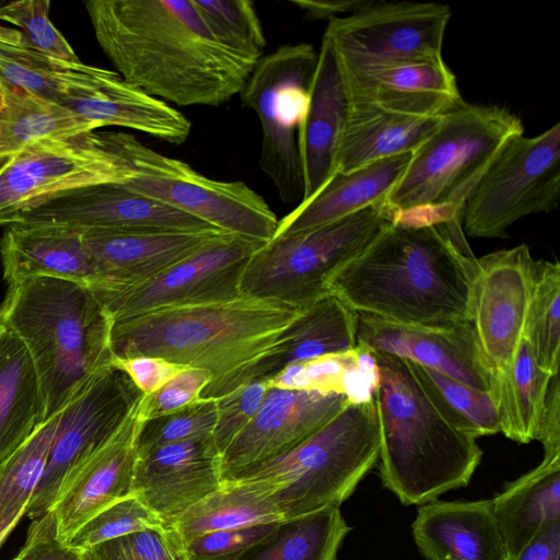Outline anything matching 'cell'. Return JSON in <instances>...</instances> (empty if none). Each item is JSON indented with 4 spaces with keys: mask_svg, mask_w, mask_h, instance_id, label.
Segmentation results:
<instances>
[{
    "mask_svg": "<svg viewBox=\"0 0 560 560\" xmlns=\"http://www.w3.org/2000/svg\"><path fill=\"white\" fill-rule=\"evenodd\" d=\"M98 46L128 83L167 104L220 106L257 61L223 45L195 0H89Z\"/></svg>",
    "mask_w": 560,
    "mask_h": 560,
    "instance_id": "cell-1",
    "label": "cell"
},
{
    "mask_svg": "<svg viewBox=\"0 0 560 560\" xmlns=\"http://www.w3.org/2000/svg\"><path fill=\"white\" fill-rule=\"evenodd\" d=\"M477 258L462 223L392 222L331 280L357 313L422 326L471 320Z\"/></svg>",
    "mask_w": 560,
    "mask_h": 560,
    "instance_id": "cell-2",
    "label": "cell"
},
{
    "mask_svg": "<svg viewBox=\"0 0 560 560\" xmlns=\"http://www.w3.org/2000/svg\"><path fill=\"white\" fill-rule=\"evenodd\" d=\"M371 353L383 487L405 505H422L467 486L482 457L476 439L445 419L408 360Z\"/></svg>",
    "mask_w": 560,
    "mask_h": 560,
    "instance_id": "cell-3",
    "label": "cell"
},
{
    "mask_svg": "<svg viewBox=\"0 0 560 560\" xmlns=\"http://www.w3.org/2000/svg\"><path fill=\"white\" fill-rule=\"evenodd\" d=\"M301 308L241 295L170 306L114 322L113 358L158 357L210 372L219 382L256 360L280 338Z\"/></svg>",
    "mask_w": 560,
    "mask_h": 560,
    "instance_id": "cell-4",
    "label": "cell"
},
{
    "mask_svg": "<svg viewBox=\"0 0 560 560\" xmlns=\"http://www.w3.org/2000/svg\"><path fill=\"white\" fill-rule=\"evenodd\" d=\"M113 319L86 285L49 277L8 285L0 325L27 349L45 421L59 413L97 372L112 365Z\"/></svg>",
    "mask_w": 560,
    "mask_h": 560,
    "instance_id": "cell-5",
    "label": "cell"
},
{
    "mask_svg": "<svg viewBox=\"0 0 560 560\" xmlns=\"http://www.w3.org/2000/svg\"><path fill=\"white\" fill-rule=\"evenodd\" d=\"M378 453L373 399L355 400L291 452L231 480L260 485L283 522L339 508L376 464Z\"/></svg>",
    "mask_w": 560,
    "mask_h": 560,
    "instance_id": "cell-6",
    "label": "cell"
},
{
    "mask_svg": "<svg viewBox=\"0 0 560 560\" xmlns=\"http://www.w3.org/2000/svg\"><path fill=\"white\" fill-rule=\"evenodd\" d=\"M522 133V120L509 108L463 100L413 151L386 198L387 205L396 217L425 207H452L463 212L467 197L500 147Z\"/></svg>",
    "mask_w": 560,
    "mask_h": 560,
    "instance_id": "cell-7",
    "label": "cell"
},
{
    "mask_svg": "<svg viewBox=\"0 0 560 560\" xmlns=\"http://www.w3.org/2000/svg\"><path fill=\"white\" fill-rule=\"evenodd\" d=\"M395 218L383 199L338 220L275 236L248 259L241 294L305 308L330 293L334 277Z\"/></svg>",
    "mask_w": 560,
    "mask_h": 560,
    "instance_id": "cell-8",
    "label": "cell"
},
{
    "mask_svg": "<svg viewBox=\"0 0 560 560\" xmlns=\"http://www.w3.org/2000/svg\"><path fill=\"white\" fill-rule=\"evenodd\" d=\"M131 175L125 187L202 220L229 234L267 243L279 220L267 201L243 182L219 180L182 160L163 155L133 135L117 131Z\"/></svg>",
    "mask_w": 560,
    "mask_h": 560,
    "instance_id": "cell-9",
    "label": "cell"
},
{
    "mask_svg": "<svg viewBox=\"0 0 560 560\" xmlns=\"http://www.w3.org/2000/svg\"><path fill=\"white\" fill-rule=\"evenodd\" d=\"M316 59L307 43L283 44L256 62L238 94L260 121L259 167L284 203H300L304 195L299 133Z\"/></svg>",
    "mask_w": 560,
    "mask_h": 560,
    "instance_id": "cell-10",
    "label": "cell"
},
{
    "mask_svg": "<svg viewBox=\"0 0 560 560\" xmlns=\"http://www.w3.org/2000/svg\"><path fill=\"white\" fill-rule=\"evenodd\" d=\"M560 197V124L535 137H511L467 197L465 234L505 238L516 221L557 209Z\"/></svg>",
    "mask_w": 560,
    "mask_h": 560,
    "instance_id": "cell-11",
    "label": "cell"
},
{
    "mask_svg": "<svg viewBox=\"0 0 560 560\" xmlns=\"http://www.w3.org/2000/svg\"><path fill=\"white\" fill-rule=\"evenodd\" d=\"M130 175L114 131L34 141L13 154L0 174V225L71 191L124 184Z\"/></svg>",
    "mask_w": 560,
    "mask_h": 560,
    "instance_id": "cell-12",
    "label": "cell"
},
{
    "mask_svg": "<svg viewBox=\"0 0 560 560\" xmlns=\"http://www.w3.org/2000/svg\"><path fill=\"white\" fill-rule=\"evenodd\" d=\"M451 16L450 7L440 2L368 0L330 19L323 36L349 68L441 59Z\"/></svg>",
    "mask_w": 560,
    "mask_h": 560,
    "instance_id": "cell-13",
    "label": "cell"
},
{
    "mask_svg": "<svg viewBox=\"0 0 560 560\" xmlns=\"http://www.w3.org/2000/svg\"><path fill=\"white\" fill-rule=\"evenodd\" d=\"M142 397L113 364L77 392L60 411L43 478L26 512L31 521L51 509L71 476L117 432Z\"/></svg>",
    "mask_w": 560,
    "mask_h": 560,
    "instance_id": "cell-14",
    "label": "cell"
},
{
    "mask_svg": "<svg viewBox=\"0 0 560 560\" xmlns=\"http://www.w3.org/2000/svg\"><path fill=\"white\" fill-rule=\"evenodd\" d=\"M264 244L222 233L144 282L91 291L113 322L163 307L233 300L242 295L240 284L248 259Z\"/></svg>",
    "mask_w": 560,
    "mask_h": 560,
    "instance_id": "cell-15",
    "label": "cell"
},
{
    "mask_svg": "<svg viewBox=\"0 0 560 560\" xmlns=\"http://www.w3.org/2000/svg\"><path fill=\"white\" fill-rule=\"evenodd\" d=\"M534 262L525 244L477 258L471 322L481 353L493 373L512 362L523 339Z\"/></svg>",
    "mask_w": 560,
    "mask_h": 560,
    "instance_id": "cell-16",
    "label": "cell"
},
{
    "mask_svg": "<svg viewBox=\"0 0 560 560\" xmlns=\"http://www.w3.org/2000/svg\"><path fill=\"white\" fill-rule=\"evenodd\" d=\"M351 401L336 392L269 388L253 420L220 455L221 483L291 452Z\"/></svg>",
    "mask_w": 560,
    "mask_h": 560,
    "instance_id": "cell-17",
    "label": "cell"
},
{
    "mask_svg": "<svg viewBox=\"0 0 560 560\" xmlns=\"http://www.w3.org/2000/svg\"><path fill=\"white\" fill-rule=\"evenodd\" d=\"M358 346L432 369L480 390L493 388L471 320L447 326L400 324L358 313Z\"/></svg>",
    "mask_w": 560,
    "mask_h": 560,
    "instance_id": "cell-18",
    "label": "cell"
},
{
    "mask_svg": "<svg viewBox=\"0 0 560 560\" xmlns=\"http://www.w3.org/2000/svg\"><path fill=\"white\" fill-rule=\"evenodd\" d=\"M15 222L62 224L82 230L222 232L121 184L97 185L71 191L31 210Z\"/></svg>",
    "mask_w": 560,
    "mask_h": 560,
    "instance_id": "cell-19",
    "label": "cell"
},
{
    "mask_svg": "<svg viewBox=\"0 0 560 560\" xmlns=\"http://www.w3.org/2000/svg\"><path fill=\"white\" fill-rule=\"evenodd\" d=\"M358 313L332 293L302 308L277 342L232 375L208 384L201 398L218 399L250 382L268 381L284 366L354 350Z\"/></svg>",
    "mask_w": 560,
    "mask_h": 560,
    "instance_id": "cell-20",
    "label": "cell"
},
{
    "mask_svg": "<svg viewBox=\"0 0 560 560\" xmlns=\"http://www.w3.org/2000/svg\"><path fill=\"white\" fill-rule=\"evenodd\" d=\"M220 486V453L212 434L137 457L133 493L168 526Z\"/></svg>",
    "mask_w": 560,
    "mask_h": 560,
    "instance_id": "cell-21",
    "label": "cell"
},
{
    "mask_svg": "<svg viewBox=\"0 0 560 560\" xmlns=\"http://www.w3.org/2000/svg\"><path fill=\"white\" fill-rule=\"evenodd\" d=\"M222 233L83 230V242L95 275L88 288L112 290L144 282L200 250Z\"/></svg>",
    "mask_w": 560,
    "mask_h": 560,
    "instance_id": "cell-22",
    "label": "cell"
},
{
    "mask_svg": "<svg viewBox=\"0 0 560 560\" xmlns=\"http://www.w3.org/2000/svg\"><path fill=\"white\" fill-rule=\"evenodd\" d=\"M339 66L350 106L440 116L463 101L456 77L443 58L370 68Z\"/></svg>",
    "mask_w": 560,
    "mask_h": 560,
    "instance_id": "cell-23",
    "label": "cell"
},
{
    "mask_svg": "<svg viewBox=\"0 0 560 560\" xmlns=\"http://www.w3.org/2000/svg\"><path fill=\"white\" fill-rule=\"evenodd\" d=\"M139 405L117 432L71 476L48 511L55 520L56 535L63 544L67 545L97 513L135 494Z\"/></svg>",
    "mask_w": 560,
    "mask_h": 560,
    "instance_id": "cell-24",
    "label": "cell"
},
{
    "mask_svg": "<svg viewBox=\"0 0 560 560\" xmlns=\"http://www.w3.org/2000/svg\"><path fill=\"white\" fill-rule=\"evenodd\" d=\"M66 107L97 129L120 127L176 145L185 143L191 131L190 120L178 109L128 83L116 71L98 67Z\"/></svg>",
    "mask_w": 560,
    "mask_h": 560,
    "instance_id": "cell-25",
    "label": "cell"
},
{
    "mask_svg": "<svg viewBox=\"0 0 560 560\" xmlns=\"http://www.w3.org/2000/svg\"><path fill=\"white\" fill-rule=\"evenodd\" d=\"M347 115L348 98L339 61L331 44L323 36L299 133L304 183L302 201L313 197L336 173Z\"/></svg>",
    "mask_w": 560,
    "mask_h": 560,
    "instance_id": "cell-26",
    "label": "cell"
},
{
    "mask_svg": "<svg viewBox=\"0 0 560 560\" xmlns=\"http://www.w3.org/2000/svg\"><path fill=\"white\" fill-rule=\"evenodd\" d=\"M412 536L427 560H508L491 499L422 504Z\"/></svg>",
    "mask_w": 560,
    "mask_h": 560,
    "instance_id": "cell-27",
    "label": "cell"
},
{
    "mask_svg": "<svg viewBox=\"0 0 560 560\" xmlns=\"http://www.w3.org/2000/svg\"><path fill=\"white\" fill-rule=\"evenodd\" d=\"M3 279L8 285L49 277L89 287L95 279L83 230L47 223L15 222L0 238Z\"/></svg>",
    "mask_w": 560,
    "mask_h": 560,
    "instance_id": "cell-28",
    "label": "cell"
},
{
    "mask_svg": "<svg viewBox=\"0 0 560 560\" xmlns=\"http://www.w3.org/2000/svg\"><path fill=\"white\" fill-rule=\"evenodd\" d=\"M412 153L385 158L349 173H335L313 197L279 220L275 236L315 228L386 199Z\"/></svg>",
    "mask_w": 560,
    "mask_h": 560,
    "instance_id": "cell-29",
    "label": "cell"
},
{
    "mask_svg": "<svg viewBox=\"0 0 560 560\" xmlns=\"http://www.w3.org/2000/svg\"><path fill=\"white\" fill-rule=\"evenodd\" d=\"M491 502L506 556L512 558L548 526L560 523V456L544 457Z\"/></svg>",
    "mask_w": 560,
    "mask_h": 560,
    "instance_id": "cell-30",
    "label": "cell"
},
{
    "mask_svg": "<svg viewBox=\"0 0 560 560\" xmlns=\"http://www.w3.org/2000/svg\"><path fill=\"white\" fill-rule=\"evenodd\" d=\"M443 115L410 116L348 104L336 173H349L385 158L413 152Z\"/></svg>",
    "mask_w": 560,
    "mask_h": 560,
    "instance_id": "cell-31",
    "label": "cell"
},
{
    "mask_svg": "<svg viewBox=\"0 0 560 560\" xmlns=\"http://www.w3.org/2000/svg\"><path fill=\"white\" fill-rule=\"evenodd\" d=\"M45 422L36 370L27 349L0 325V464Z\"/></svg>",
    "mask_w": 560,
    "mask_h": 560,
    "instance_id": "cell-32",
    "label": "cell"
},
{
    "mask_svg": "<svg viewBox=\"0 0 560 560\" xmlns=\"http://www.w3.org/2000/svg\"><path fill=\"white\" fill-rule=\"evenodd\" d=\"M93 66L45 54L19 30L0 22V80L66 105L84 86Z\"/></svg>",
    "mask_w": 560,
    "mask_h": 560,
    "instance_id": "cell-33",
    "label": "cell"
},
{
    "mask_svg": "<svg viewBox=\"0 0 560 560\" xmlns=\"http://www.w3.org/2000/svg\"><path fill=\"white\" fill-rule=\"evenodd\" d=\"M0 121V160L37 140L98 130L72 109L2 80Z\"/></svg>",
    "mask_w": 560,
    "mask_h": 560,
    "instance_id": "cell-34",
    "label": "cell"
},
{
    "mask_svg": "<svg viewBox=\"0 0 560 560\" xmlns=\"http://www.w3.org/2000/svg\"><path fill=\"white\" fill-rule=\"evenodd\" d=\"M552 376L539 366L524 338L512 362L494 372L493 392L500 432L508 439L521 444L536 440Z\"/></svg>",
    "mask_w": 560,
    "mask_h": 560,
    "instance_id": "cell-35",
    "label": "cell"
},
{
    "mask_svg": "<svg viewBox=\"0 0 560 560\" xmlns=\"http://www.w3.org/2000/svg\"><path fill=\"white\" fill-rule=\"evenodd\" d=\"M279 522L280 515L257 482L235 479L222 482L171 526L187 544L207 533Z\"/></svg>",
    "mask_w": 560,
    "mask_h": 560,
    "instance_id": "cell-36",
    "label": "cell"
},
{
    "mask_svg": "<svg viewBox=\"0 0 560 560\" xmlns=\"http://www.w3.org/2000/svg\"><path fill=\"white\" fill-rule=\"evenodd\" d=\"M268 388L342 393L353 401L372 398L376 365L371 351L358 346L345 353L326 354L284 366Z\"/></svg>",
    "mask_w": 560,
    "mask_h": 560,
    "instance_id": "cell-37",
    "label": "cell"
},
{
    "mask_svg": "<svg viewBox=\"0 0 560 560\" xmlns=\"http://www.w3.org/2000/svg\"><path fill=\"white\" fill-rule=\"evenodd\" d=\"M351 528L339 508H327L280 523L277 532L238 560H336Z\"/></svg>",
    "mask_w": 560,
    "mask_h": 560,
    "instance_id": "cell-38",
    "label": "cell"
},
{
    "mask_svg": "<svg viewBox=\"0 0 560 560\" xmlns=\"http://www.w3.org/2000/svg\"><path fill=\"white\" fill-rule=\"evenodd\" d=\"M60 412L43 422L0 464V549L26 515L43 478Z\"/></svg>",
    "mask_w": 560,
    "mask_h": 560,
    "instance_id": "cell-39",
    "label": "cell"
},
{
    "mask_svg": "<svg viewBox=\"0 0 560 560\" xmlns=\"http://www.w3.org/2000/svg\"><path fill=\"white\" fill-rule=\"evenodd\" d=\"M409 363L419 383L452 425L474 439L500 432L493 388L480 390L432 369Z\"/></svg>",
    "mask_w": 560,
    "mask_h": 560,
    "instance_id": "cell-40",
    "label": "cell"
},
{
    "mask_svg": "<svg viewBox=\"0 0 560 560\" xmlns=\"http://www.w3.org/2000/svg\"><path fill=\"white\" fill-rule=\"evenodd\" d=\"M523 338L545 371L559 373L560 265L558 260H535L533 290Z\"/></svg>",
    "mask_w": 560,
    "mask_h": 560,
    "instance_id": "cell-41",
    "label": "cell"
},
{
    "mask_svg": "<svg viewBox=\"0 0 560 560\" xmlns=\"http://www.w3.org/2000/svg\"><path fill=\"white\" fill-rule=\"evenodd\" d=\"M203 20L214 36L241 56L258 61L267 39L249 0H195Z\"/></svg>",
    "mask_w": 560,
    "mask_h": 560,
    "instance_id": "cell-42",
    "label": "cell"
},
{
    "mask_svg": "<svg viewBox=\"0 0 560 560\" xmlns=\"http://www.w3.org/2000/svg\"><path fill=\"white\" fill-rule=\"evenodd\" d=\"M218 418V400L200 398L171 413L140 420L137 454L143 455L165 444L212 434Z\"/></svg>",
    "mask_w": 560,
    "mask_h": 560,
    "instance_id": "cell-43",
    "label": "cell"
},
{
    "mask_svg": "<svg viewBox=\"0 0 560 560\" xmlns=\"http://www.w3.org/2000/svg\"><path fill=\"white\" fill-rule=\"evenodd\" d=\"M167 526L136 494H132L115 502L84 523L67 545L80 552L131 533Z\"/></svg>",
    "mask_w": 560,
    "mask_h": 560,
    "instance_id": "cell-44",
    "label": "cell"
},
{
    "mask_svg": "<svg viewBox=\"0 0 560 560\" xmlns=\"http://www.w3.org/2000/svg\"><path fill=\"white\" fill-rule=\"evenodd\" d=\"M80 560H190L172 526L114 538L80 551Z\"/></svg>",
    "mask_w": 560,
    "mask_h": 560,
    "instance_id": "cell-45",
    "label": "cell"
},
{
    "mask_svg": "<svg viewBox=\"0 0 560 560\" xmlns=\"http://www.w3.org/2000/svg\"><path fill=\"white\" fill-rule=\"evenodd\" d=\"M49 0L9 1L0 5V22L19 30L35 47L60 60L80 61L49 19Z\"/></svg>",
    "mask_w": 560,
    "mask_h": 560,
    "instance_id": "cell-46",
    "label": "cell"
},
{
    "mask_svg": "<svg viewBox=\"0 0 560 560\" xmlns=\"http://www.w3.org/2000/svg\"><path fill=\"white\" fill-rule=\"evenodd\" d=\"M280 523L200 535L186 544L188 557L190 560H238L249 549L270 538Z\"/></svg>",
    "mask_w": 560,
    "mask_h": 560,
    "instance_id": "cell-47",
    "label": "cell"
},
{
    "mask_svg": "<svg viewBox=\"0 0 560 560\" xmlns=\"http://www.w3.org/2000/svg\"><path fill=\"white\" fill-rule=\"evenodd\" d=\"M268 390L266 382H250L217 399L218 418L212 436L220 455L253 420Z\"/></svg>",
    "mask_w": 560,
    "mask_h": 560,
    "instance_id": "cell-48",
    "label": "cell"
},
{
    "mask_svg": "<svg viewBox=\"0 0 560 560\" xmlns=\"http://www.w3.org/2000/svg\"><path fill=\"white\" fill-rule=\"evenodd\" d=\"M210 372L198 368H185L159 390L143 395L139 405L141 421L179 410L201 397L210 383Z\"/></svg>",
    "mask_w": 560,
    "mask_h": 560,
    "instance_id": "cell-49",
    "label": "cell"
},
{
    "mask_svg": "<svg viewBox=\"0 0 560 560\" xmlns=\"http://www.w3.org/2000/svg\"><path fill=\"white\" fill-rule=\"evenodd\" d=\"M18 560H80V552L60 541L50 512L32 521Z\"/></svg>",
    "mask_w": 560,
    "mask_h": 560,
    "instance_id": "cell-50",
    "label": "cell"
},
{
    "mask_svg": "<svg viewBox=\"0 0 560 560\" xmlns=\"http://www.w3.org/2000/svg\"><path fill=\"white\" fill-rule=\"evenodd\" d=\"M112 364L122 370L142 392L150 395L159 390L187 366L158 357L113 358Z\"/></svg>",
    "mask_w": 560,
    "mask_h": 560,
    "instance_id": "cell-51",
    "label": "cell"
},
{
    "mask_svg": "<svg viewBox=\"0 0 560 560\" xmlns=\"http://www.w3.org/2000/svg\"><path fill=\"white\" fill-rule=\"evenodd\" d=\"M536 441L541 443L545 458L560 456L559 373L551 377L537 429Z\"/></svg>",
    "mask_w": 560,
    "mask_h": 560,
    "instance_id": "cell-52",
    "label": "cell"
},
{
    "mask_svg": "<svg viewBox=\"0 0 560 560\" xmlns=\"http://www.w3.org/2000/svg\"><path fill=\"white\" fill-rule=\"evenodd\" d=\"M508 560H560V523L548 526L521 552Z\"/></svg>",
    "mask_w": 560,
    "mask_h": 560,
    "instance_id": "cell-53",
    "label": "cell"
},
{
    "mask_svg": "<svg viewBox=\"0 0 560 560\" xmlns=\"http://www.w3.org/2000/svg\"><path fill=\"white\" fill-rule=\"evenodd\" d=\"M368 0H290V3L300 8L311 20H330L347 15Z\"/></svg>",
    "mask_w": 560,
    "mask_h": 560,
    "instance_id": "cell-54",
    "label": "cell"
},
{
    "mask_svg": "<svg viewBox=\"0 0 560 560\" xmlns=\"http://www.w3.org/2000/svg\"><path fill=\"white\" fill-rule=\"evenodd\" d=\"M10 158L0 160V174L3 172V170L7 167L9 163Z\"/></svg>",
    "mask_w": 560,
    "mask_h": 560,
    "instance_id": "cell-55",
    "label": "cell"
},
{
    "mask_svg": "<svg viewBox=\"0 0 560 560\" xmlns=\"http://www.w3.org/2000/svg\"><path fill=\"white\" fill-rule=\"evenodd\" d=\"M1 132H2V124L0 121V136H1Z\"/></svg>",
    "mask_w": 560,
    "mask_h": 560,
    "instance_id": "cell-56",
    "label": "cell"
},
{
    "mask_svg": "<svg viewBox=\"0 0 560 560\" xmlns=\"http://www.w3.org/2000/svg\"><path fill=\"white\" fill-rule=\"evenodd\" d=\"M3 3H4V1H1V0H0V5H1V4H3Z\"/></svg>",
    "mask_w": 560,
    "mask_h": 560,
    "instance_id": "cell-57",
    "label": "cell"
},
{
    "mask_svg": "<svg viewBox=\"0 0 560 560\" xmlns=\"http://www.w3.org/2000/svg\"><path fill=\"white\" fill-rule=\"evenodd\" d=\"M12 560H18V557L13 558Z\"/></svg>",
    "mask_w": 560,
    "mask_h": 560,
    "instance_id": "cell-58",
    "label": "cell"
}]
</instances>
